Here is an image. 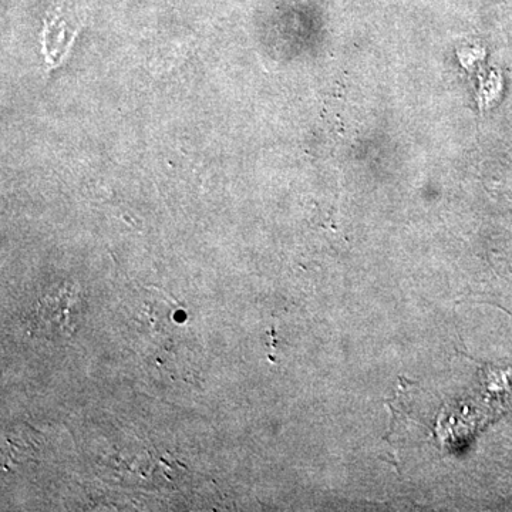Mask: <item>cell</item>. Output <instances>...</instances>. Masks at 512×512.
I'll return each instance as SVG.
<instances>
[{"label":"cell","mask_w":512,"mask_h":512,"mask_svg":"<svg viewBox=\"0 0 512 512\" xmlns=\"http://www.w3.org/2000/svg\"><path fill=\"white\" fill-rule=\"evenodd\" d=\"M82 313V301L73 288H60L47 293L37 305V328L49 338H66L76 332Z\"/></svg>","instance_id":"cell-1"}]
</instances>
